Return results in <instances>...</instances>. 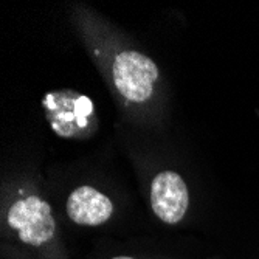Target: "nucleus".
I'll list each match as a JSON object with an SVG mask.
<instances>
[{"label": "nucleus", "mask_w": 259, "mask_h": 259, "mask_svg": "<svg viewBox=\"0 0 259 259\" xmlns=\"http://www.w3.org/2000/svg\"><path fill=\"white\" fill-rule=\"evenodd\" d=\"M73 95V93H72ZM68 93H55L58 103H53L49 97H45V109L50 110V121L55 132L61 137H72L75 131L84 129L87 118L93 112L92 101L87 97L76 95L73 101Z\"/></svg>", "instance_id": "obj_4"}, {"label": "nucleus", "mask_w": 259, "mask_h": 259, "mask_svg": "<svg viewBox=\"0 0 259 259\" xmlns=\"http://www.w3.org/2000/svg\"><path fill=\"white\" fill-rule=\"evenodd\" d=\"M115 259H131V257H115Z\"/></svg>", "instance_id": "obj_6"}, {"label": "nucleus", "mask_w": 259, "mask_h": 259, "mask_svg": "<svg viewBox=\"0 0 259 259\" xmlns=\"http://www.w3.org/2000/svg\"><path fill=\"white\" fill-rule=\"evenodd\" d=\"M151 203L154 213L166 224H177L183 219L190 196L183 179L171 171L160 172L151 186Z\"/></svg>", "instance_id": "obj_3"}, {"label": "nucleus", "mask_w": 259, "mask_h": 259, "mask_svg": "<svg viewBox=\"0 0 259 259\" xmlns=\"http://www.w3.org/2000/svg\"><path fill=\"white\" fill-rule=\"evenodd\" d=\"M158 68L152 59L138 52H123L113 62V82L121 95L131 101L143 103L151 98Z\"/></svg>", "instance_id": "obj_1"}, {"label": "nucleus", "mask_w": 259, "mask_h": 259, "mask_svg": "<svg viewBox=\"0 0 259 259\" xmlns=\"http://www.w3.org/2000/svg\"><path fill=\"white\" fill-rule=\"evenodd\" d=\"M112 202L95 188L81 186L70 194L67 213L70 219L81 225H100L112 216Z\"/></svg>", "instance_id": "obj_5"}, {"label": "nucleus", "mask_w": 259, "mask_h": 259, "mask_svg": "<svg viewBox=\"0 0 259 259\" xmlns=\"http://www.w3.org/2000/svg\"><path fill=\"white\" fill-rule=\"evenodd\" d=\"M8 224L17 231L22 242L34 247L50 241L56 228L50 205L34 196L19 200L10 208Z\"/></svg>", "instance_id": "obj_2"}]
</instances>
